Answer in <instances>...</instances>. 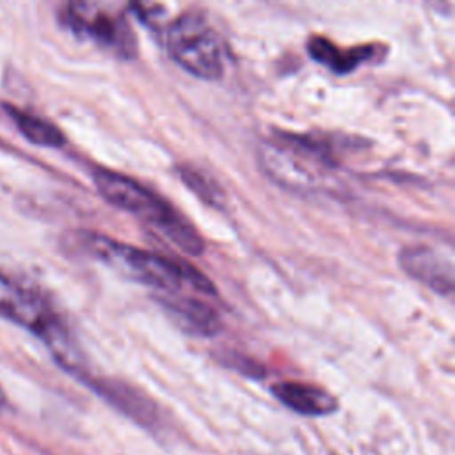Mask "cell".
I'll list each match as a JSON object with an SVG mask.
<instances>
[{"label": "cell", "mask_w": 455, "mask_h": 455, "mask_svg": "<svg viewBox=\"0 0 455 455\" xmlns=\"http://www.w3.org/2000/svg\"><path fill=\"white\" fill-rule=\"evenodd\" d=\"M75 238L85 254L103 261L130 281L162 290L165 293H178L181 290H194L206 295L215 293L213 283L201 270L183 261L158 252L137 249L91 231H80Z\"/></svg>", "instance_id": "6da1fadb"}, {"label": "cell", "mask_w": 455, "mask_h": 455, "mask_svg": "<svg viewBox=\"0 0 455 455\" xmlns=\"http://www.w3.org/2000/svg\"><path fill=\"white\" fill-rule=\"evenodd\" d=\"M94 183L105 201L139 217L187 254L199 256L204 251L199 231L167 201L139 181L116 171L98 169L94 172Z\"/></svg>", "instance_id": "7a4b0ae2"}, {"label": "cell", "mask_w": 455, "mask_h": 455, "mask_svg": "<svg viewBox=\"0 0 455 455\" xmlns=\"http://www.w3.org/2000/svg\"><path fill=\"white\" fill-rule=\"evenodd\" d=\"M0 315L41 338L62 368L84 375V359L78 345L37 291L0 277Z\"/></svg>", "instance_id": "3957f363"}, {"label": "cell", "mask_w": 455, "mask_h": 455, "mask_svg": "<svg viewBox=\"0 0 455 455\" xmlns=\"http://www.w3.org/2000/svg\"><path fill=\"white\" fill-rule=\"evenodd\" d=\"M167 50L190 75L217 80L224 73V50L213 27L203 14L185 12L167 30Z\"/></svg>", "instance_id": "277c9868"}, {"label": "cell", "mask_w": 455, "mask_h": 455, "mask_svg": "<svg viewBox=\"0 0 455 455\" xmlns=\"http://www.w3.org/2000/svg\"><path fill=\"white\" fill-rule=\"evenodd\" d=\"M261 162L275 181L299 190L315 187L320 171L331 165V156L322 146L295 139L281 144H267Z\"/></svg>", "instance_id": "5b68a950"}, {"label": "cell", "mask_w": 455, "mask_h": 455, "mask_svg": "<svg viewBox=\"0 0 455 455\" xmlns=\"http://www.w3.org/2000/svg\"><path fill=\"white\" fill-rule=\"evenodd\" d=\"M398 263L411 279L425 284L432 291L441 295L453 291V261L439 249L428 245L405 247L398 254Z\"/></svg>", "instance_id": "8992f818"}, {"label": "cell", "mask_w": 455, "mask_h": 455, "mask_svg": "<svg viewBox=\"0 0 455 455\" xmlns=\"http://www.w3.org/2000/svg\"><path fill=\"white\" fill-rule=\"evenodd\" d=\"M158 302L169 313L171 320L188 334L208 338L222 329L217 311L190 295L167 293V297H160Z\"/></svg>", "instance_id": "52a82bcc"}, {"label": "cell", "mask_w": 455, "mask_h": 455, "mask_svg": "<svg viewBox=\"0 0 455 455\" xmlns=\"http://www.w3.org/2000/svg\"><path fill=\"white\" fill-rule=\"evenodd\" d=\"M274 396L288 409L302 416H325L338 409L336 398L313 384L283 380L272 386Z\"/></svg>", "instance_id": "ba28073f"}, {"label": "cell", "mask_w": 455, "mask_h": 455, "mask_svg": "<svg viewBox=\"0 0 455 455\" xmlns=\"http://www.w3.org/2000/svg\"><path fill=\"white\" fill-rule=\"evenodd\" d=\"M91 387L96 389L107 402L117 407L123 414L130 416L142 425H149L156 421V409L140 391L130 387L119 380H91Z\"/></svg>", "instance_id": "9c48e42d"}, {"label": "cell", "mask_w": 455, "mask_h": 455, "mask_svg": "<svg viewBox=\"0 0 455 455\" xmlns=\"http://www.w3.org/2000/svg\"><path fill=\"white\" fill-rule=\"evenodd\" d=\"M375 46L363 44L357 48L341 50L336 44H332L325 37H311L307 43L309 55L318 60L320 64L327 66L329 69L336 73H348L354 68H357L361 62L370 60L375 55Z\"/></svg>", "instance_id": "30bf717a"}, {"label": "cell", "mask_w": 455, "mask_h": 455, "mask_svg": "<svg viewBox=\"0 0 455 455\" xmlns=\"http://www.w3.org/2000/svg\"><path fill=\"white\" fill-rule=\"evenodd\" d=\"M9 112L14 117L20 132L30 142H34L37 146H48V148H60L66 142L62 132L57 126H53L52 123H48V121H44L41 117L25 114L21 110L11 108V107H9Z\"/></svg>", "instance_id": "8fae6325"}, {"label": "cell", "mask_w": 455, "mask_h": 455, "mask_svg": "<svg viewBox=\"0 0 455 455\" xmlns=\"http://www.w3.org/2000/svg\"><path fill=\"white\" fill-rule=\"evenodd\" d=\"M181 180L208 204L212 206H219L224 201V196L220 192V188L215 187L213 181H210L203 172L196 171V169H188L183 167L181 169Z\"/></svg>", "instance_id": "7c38bea8"}, {"label": "cell", "mask_w": 455, "mask_h": 455, "mask_svg": "<svg viewBox=\"0 0 455 455\" xmlns=\"http://www.w3.org/2000/svg\"><path fill=\"white\" fill-rule=\"evenodd\" d=\"M5 402H7V398H5V393H4V389L0 387V407H4V405H5Z\"/></svg>", "instance_id": "4fadbf2b"}]
</instances>
